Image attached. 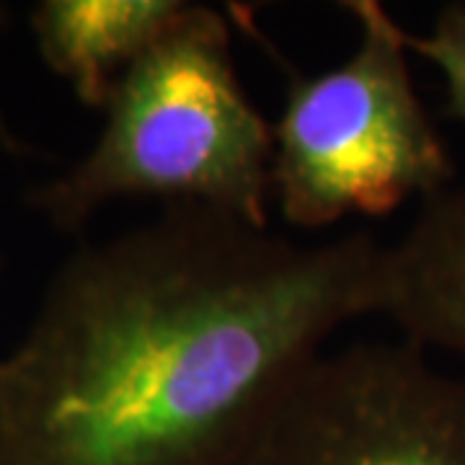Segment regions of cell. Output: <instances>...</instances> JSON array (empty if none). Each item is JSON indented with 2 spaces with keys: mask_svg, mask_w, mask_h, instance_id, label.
<instances>
[{
  "mask_svg": "<svg viewBox=\"0 0 465 465\" xmlns=\"http://www.w3.org/2000/svg\"><path fill=\"white\" fill-rule=\"evenodd\" d=\"M382 253L207 207L88 246L0 362V465H251L323 344L378 316Z\"/></svg>",
  "mask_w": 465,
  "mask_h": 465,
  "instance_id": "6da1fadb",
  "label": "cell"
},
{
  "mask_svg": "<svg viewBox=\"0 0 465 465\" xmlns=\"http://www.w3.org/2000/svg\"><path fill=\"white\" fill-rule=\"evenodd\" d=\"M96 145L34 204L63 231L122 200L207 207L269 228L274 134L238 81L225 16L189 3L104 106Z\"/></svg>",
  "mask_w": 465,
  "mask_h": 465,
  "instance_id": "7a4b0ae2",
  "label": "cell"
},
{
  "mask_svg": "<svg viewBox=\"0 0 465 465\" xmlns=\"http://www.w3.org/2000/svg\"><path fill=\"white\" fill-rule=\"evenodd\" d=\"M360 29L347 63L295 75L272 124V200L300 231L432 200L455 163L416 91L406 29L378 0L341 3Z\"/></svg>",
  "mask_w": 465,
  "mask_h": 465,
  "instance_id": "3957f363",
  "label": "cell"
},
{
  "mask_svg": "<svg viewBox=\"0 0 465 465\" xmlns=\"http://www.w3.org/2000/svg\"><path fill=\"white\" fill-rule=\"evenodd\" d=\"M251 465H465V378L406 339L321 354L272 416Z\"/></svg>",
  "mask_w": 465,
  "mask_h": 465,
  "instance_id": "277c9868",
  "label": "cell"
},
{
  "mask_svg": "<svg viewBox=\"0 0 465 465\" xmlns=\"http://www.w3.org/2000/svg\"><path fill=\"white\" fill-rule=\"evenodd\" d=\"M378 316L424 351L465 360V186L421 202L411 228L385 246Z\"/></svg>",
  "mask_w": 465,
  "mask_h": 465,
  "instance_id": "5b68a950",
  "label": "cell"
},
{
  "mask_svg": "<svg viewBox=\"0 0 465 465\" xmlns=\"http://www.w3.org/2000/svg\"><path fill=\"white\" fill-rule=\"evenodd\" d=\"M186 0H45L32 29L45 63L85 106L104 109L122 75L186 14Z\"/></svg>",
  "mask_w": 465,
  "mask_h": 465,
  "instance_id": "8992f818",
  "label": "cell"
},
{
  "mask_svg": "<svg viewBox=\"0 0 465 465\" xmlns=\"http://www.w3.org/2000/svg\"><path fill=\"white\" fill-rule=\"evenodd\" d=\"M409 52L442 75L445 114L465 122V3L455 0L437 11L432 26L424 34L406 29Z\"/></svg>",
  "mask_w": 465,
  "mask_h": 465,
  "instance_id": "52a82bcc",
  "label": "cell"
},
{
  "mask_svg": "<svg viewBox=\"0 0 465 465\" xmlns=\"http://www.w3.org/2000/svg\"><path fill=\"white\" fill-rule=\"evenodd\" d=\"M0 16H3V11H0ZM0 145L5 150H11V153H21V143H18L16 137L11 134V130L5 127L3 116H0Z\"/></svg>",
  "mask_w": 465,
  "mask_h": 465,
  "instance_id": "ba28073f",
  "label": "cell"
}]
</instances>
